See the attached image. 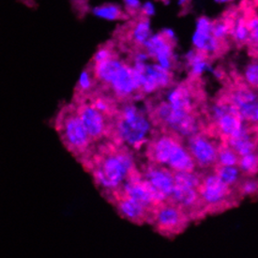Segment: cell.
<instances>
[{"mask_svg":"<svg viewBox=\"0 0 258 258\" xmlns=\"http://www.w3.org/2000/svg\"><path fill=\"white\" fill-rule=\"evenodd\" d=\"M82 165L90 174L102 196L118 189L132 177L141 174L136 152L110 139L97 143L92 153Z\"/></svg>","mask_w":258,"mask_h":258,"instance_id":"6da1fadb","label":"cell"},{"mask_svg":"<svg viewBox=\"0 0 258 258\" xmlns=\"http://www.w3.org/2000/svg\"><path fill=\"white\" fill-rule=\"evenodd\" d=\"M144 150L147 162L162 164L175 172L197 170L183 138L175 133L152 128Z\"/></svg>","mask_w":258,"mask_h":258,"instance_id":"7a4b0ae2","label":"cell"},{"mask_svg":"<svg viewBox=\"0 0 258 258\" xmlns=\"http://www.w3.org/2000/svg\"><path fill=\"white\" fill-rule=\"evenodd\" d=\"M135 102H118L113 118L110 140L123 144L136 153L145 148L150 138L152 125L147 112L138 108Z\"/></svg>","mask_w":258,"mask_h":258,"instance_id":"3957f363","label":"cell"},{"mask_svg":"<svg viewBox=\"0 0 258 258\" xmlns=\"http://www.w3.org/2000/svg\"><path fill=\"white\" fill-rule=\"evenodd\" d=\"M54 128L65 149L79 163H85L95 148L75 103L61 106L54 120Z\"/></svg>","mask_w":258,"mask_h":258,"instance_id":"277c9868","label":"cell"},{"mask_svg":"<svg viewBox=\"0 0 258 258\" xmlns=\"http://www.w3.org/2000/svg\"><path fill=\"white\" fill-rule=\"evenodd\" d=\"M200 171L201 177L197 189L204 204L207 216L228 211L242 201L236 188L224 183L213 170Z\"/></svg>","mask_w":258,"mask_h":258,"instance_id":"5b68a950","label":"cell"},{"mask_svg":"<svg viewBox=\"0 0 258 258\" xmlns=\"http://www.w3.org/2000/svg\"><path fill=\"white\" fill-rule=\"evenodd\" d=\"M191 222L178 206L166 199L157 207L150 224L163 237L173 238L183 233Z\"/></svg>","mask_w":258,"mask_h":258,"instance_id":"8992f818","label":"cell"},{"mask_svg":"<svg viewBox=\"0 0 258 258\" xmlns=\"http://www.w3.org/2000/svg\"><path fill=\"white\" fill-rule=\"evenodd\" d=\"M197 170L212 169L217 164L221 140L207 131H200L184 140Z\"/></svg>","mask_w":258,"mask_h":258,"instance_id":"52a82bcc","label":"cell"},{"mask_svg":"<svg viewBox=\"0 0 258 258\" xmlns=\"http://www.w3.org/2000/svg\"><path fill=\"white\" fill-rule=\"evenodd\" d=\"M72 102L75 103L82 121L93 142L97 144L105 139H110L114 117L107 115L88 99Z\"/></svg>","mask_w":258,"mask_h":258,"instance_id":"ba28073f","label":"cell"},{"mask_svg":"<svg viewBox=\"0 0 258 258\" xmlns=\"http://www.w3.org/2000/svg\"><path fill=\"white\" fill-rule=\"evenodd\" d=\"M136 70L141 83V89L145 98L163 90L170 89L175 85L173 73L158 65L155 62L129 61Z\"/></svg>","mask_w":258,"mask_h":258,"instance_id":"9c48e42d","label":"cell"},{"mask_svg":"<svg viewBox=\"0 0 258 258\" xmlns=\"http://www.w3.org/2000/svg\"><path fill=\"white\" fill-rule=\"evenodd\" d=\"M121 217L136 224H150L154 211L130 197L119 187L103 195Z\"/></svg>","mask_w":258,"mask_h":258,"instance_id":"30bf717a","label":"cell"},{"mask_svg":"<svg viewBox=\"0 0 258 258\" xmlns=\"http://www.w3.org/2000/svg\"><path fill=\"white\" fill-rule=\"evenodd\" d=\"M167 200L178 206L192 222L207 217L204 204L196 187L175 183Z\"/></svg>","mask_w":258,"mask_h":258,"instance_id":"8fae6325","label":"cell"},{"mask_svg":"<svg viewBox=\"0 0 258 258\" xmlns=\"http://www.w3.org/2000/svg\"><path fill=\"white\" fill-rule=\"evenodd\" d=\"M213 22L207 16H200L196 22L195 31L191 36L194 49L203 53L210 58L220 54L223 42L218 41L212 34Z\"/></svg>","mask_w":258,"mask_h":258,"instance_id":"7c38bea8","label":"cell"},{"mask_svg":"<svg viewBox=\"0 0 258 258\" xmlns=\"http://www.w3.org/2000/svg\"><path fill=\"white\" fill-rule=\"evenodd\" d=\"M139 167L144 178L163 199L166 200L175 186L174 171L162 164L150 162L143 163Z\"/></svg>","mask_w":258,"mask_h":258,"instance_id":"4fadbf2b","label":"cell"},{"mask_svg":"<svg viewBox=\"0 0 258 258\" xmlns=\"http://www.w3.org/2000/svg\"><path fill=\"white\" fill-rule=\"evenodd\" d=\"M174 44L160 32L151 35L143 49L148 53L151 60L172 72L176 65Z\"/></svg>","mask_w":258,"mask_h":258,"instance_id":"5bb4252c","label":"cell"},{"mask_svg":"<svg viewBox=\"0 0 258 258\" xmlns=\"http://www.w3.org/2000/svg\"><path fill=\"white\" fill-rule=\"evenodd\" d=\"M227 143L231 145L240 157L254 152L258 148L257 125L244 121L238 136Z\"/></svg>","mask_w":258,"mask_h":258,"instance_id":"9a60e30c","label":"cell"},{"mask_svg":"<svg viewBox=\"0 0 258 258\" xmlns=\"http://www.w3.org/2000/svg\"><path fill=\"white\" fill-rule=\"evenodd\" d=\"M152 34L150 19L147 17H141L137 19L131 27L129 39L135 46L141 49Z\"/></svg>","mask_w":258,"mask_h":258,"instance_id":"2e32d148","label":"cell"},{"mask_svg":"<svg viewBox=\"0 0 258 258\" xmlns=\"http://www.w3.org/2000/svg\"><path fill=\"white\" fill-rule=\"evenodd\" d=\"M210 59L211 58L209 56L196 49L190 50L185 55V61L189 76L202 77L205 71L211 66Z\"/></svg>","mask_w":258,"mask_h":258,"instance_id":"e0dca14e","label":"cell"},{"mask_svg":"<svg viewBox=\"0 0 258 258\" xmlns=\"http://www.w3.org/2000/svg\"><path fill=\"white\" fill-rule=\"evenodd\" d=\"M250 28L248 27L247 20L238 16L231 22V29H230V37L232 41L238 45H244L249 42L250 40Z\"/></svg>","mask_w":258,"mask_h":258,"instance_id":"ac0fdd59","label":"cell"},{"mask_svg":"<svg viewBox=\"0 0 258 258\" xmlns=\"http://www.w3.org/2000/svg\"><path fill=\"white\" fill-rule=\"evenodd\" d=\"M212 170L224 183L231 187H235L241 179V177H243L238 166H226L216 164Z\"/></svg>","mask_w":258,"mask_h":258,"instance_id":"d6986e66","label":"cell"},{"mask_svg":"<svg viewBox=\"0 0 258 258\" xmlns=\"http://www.w3.org/2000/svg\"><path fill=\"white\" fill-rule=\"evenodd\" d=\"M235 188L242 200L245 198H258V175L241 177Z\"/></svg>","mask_w":258,"mask_h":258,"instance_id":"ffe728a7","label":"cell"},{"mask_svg":"<svg viewBox=\"0 0 258 258\" xmlns=\"http://www.w3.org/2000/svg\"><path fill=\"white\" fill-rule=\"evenodd\" d=\"M240 156L230 144L221 142L218 149L217 164L226 166H238Z\"/></svg>","mask_w":258,"mask_h":258,"instance_id":"44dd1931","label":"cell"},{"mask_svg":"<svg viewBox=\"0 0 258 258\" xmlns=\"http://www.w3.org/2000/svg\"><path fill=\"white\" fill-rule=\"evenodd\" d=\"M238 167L243 177L258 175V152L254 151L240 157Z\"/></svg>","mask_w":258,"mask_h":258,"instance_id":"7402d4cb","label":"cell"},{"mask_svg":"<svg viewBox=\"0 0 258 258\" xmlns=\"http://www.w3.org/2000/svg\"><path fill=\"white\" fill-rule=\"evenodd\" d=\"M94 14L106 20H121L124 18L122 9L116 4H104L94 9Z\"/></svg>","mask_w":258,"mask_h":258,"instance_id":"603a6c76","label":"cell"},{"mask_svg":"<svg viewBox=\"0 0 258 258\" xmlns=\"http://www.w3.org/2000/svg\"><path fill=\"white\" fill-rule=\"evenodd\" d=\"M231 23L225 19L213 22L212 26V34L217 39L218 41L224 42L228 37H230Z\"/></svg>","mask_w":258,"mask_h":258,"instance_id":"cb8c5ba5","label":"cell"},{"mask_svg":"<svg viewBox=\"0 0 258 258\" xmlns=\"http://www.w3.org/2000/svg\"><path fill=\"white\" fill-rule=\"evenodd\" d=\"M248 27L250 28V40L248 44H250L251 49L258 54V16H251L247 20Z\"/></svg>","mask_w":258,"mask_h":258,"instance_id":"d4e9b609","label":"cell"},{"mask_svg":"<svg viewBox=\"0 0 258 258\" xmlns=\"http://www.w3.org/2000/svg\"><path fill=\"white\" fill-rule=\"evenodd\" d=\"M140 13L142 14L144 17L150 18V17L154 16L155 14H156V6L151 1H146L145 3H143L142 6H141Z\"/></svg>","mask_w":258,"mask_h":258,"instance_id":"484cf974","label":"cell"},{"mask_svg":"<svg viewBox=\"0 0 258 258\" xmlns=\"http://www.w3.org/2000/svg\"><path fill=\"white\" fill-rule=\"evenodd\" d=\"M126 11L130 14H136L140 12L142 3L140 0H123Z\"/></svg>","mask_w":258,"mask_h":258,"instance_id":"4316f807","label":"cell"},{"mask_svg":"<svg viewBox=\"0 0 258 258\" xmlns=\"http://www.w3.org/2000/svg\"><path fill=\"white\" fill-rule=\"evenodd\" d=\"M161 33L168 40V41H172V42H176L177 41V34L175 32V30L171 27H164L162 29Z\"/></svg>","mask_w":258,"mask_h":258,"instance_id":"83f0119b","label":"cell"},{"mask_svg":"<svg viewBox=\"0 0 258 258\" xmlns=\"http://www.w3.org/2000/svg\"><path fill=\"white\" fill-rule=\"evenodd\" d=\"M253 60V63H254V67H255V73H256V76H257V81H258V55L254 58V59H252Z\"/></svg>","mask_w":258,"mask_h":258,"instance_id":"f1b7e54d","label":"cell"},{"mask_svg":"<svg viewBox=\"0 0 258 258\" xmlns=\"http://www.w3.org/2000/svg\"><path fill=\"white\" fill-rule=\"evenodd\" d=\"M214 1L217 2V3H220V4H227V3L233 2L234 0H214Z\"/></svg>","mask_w":258,"mask_h":258,"instance_id":"f546056e","label":"cell"},{"mask_svg":"<svg viewBox=\"0 0 258 258\" xmlns=\"http://www.w3.org/2000/svg\"><path fill=\"white\" fill-rule=\"evenodd\" d=\"M188 1H189V0H177V4H178L179 6H184L185 4L188 3Z\"/></svg>","mask_w":258,"mask_h":258,"instance_id":"4dcf8cb0","label":"cell"},{"mask_svg":"<svg viewBox=\"0 0 258 258\" xmlns=\"http://www.w3.org/2000/svg\"><path fill=\"white\" fill-rule=\"evenodd\" d=\"M255 151H257V152H258V148H257V150H255Z\"/></svg>","mask_w":258,"mask_h":258,"instance_id":"1f68e13d","label":"cell"}]
</instances>
